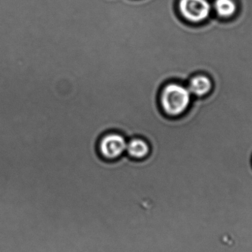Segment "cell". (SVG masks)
<instances>
[{
	"label": "cell",
	"mask_w": 252,
	"mask_h": 252,
	"mask_svg": "<svg viewBox=\"0 0 252 252\" xmlns=\"http://www.w3.org/2000/svg\"><path fill=\"white\" fill-rule=\"evenodd\" d=\"M214 8L219 16L227 19L236 13L237 4L233 0H216Z\"/></svg>",
	"instance_id": "6"
},
{
	"label": "cell",
	"mask_w": 252,
	"mask_h": 252,
	"mask_svg": "<svg viewBox=\"0 0 252 252\" xmlns=\"http://www.w3.org/2000/svg\"><path fill=\"white\" fill-rule=\"evenodd\" d=\"M158 103L164 116L176 119L188 113L192 103V94L183 83L167 81L158 92Z\"/></svg>",
	"instance_id": "1"
},
{
	"label": "cell",
	"mask_w": 252,
	"mask_h": 252,
	"mask_svg": "<svg viewBox=\"0 0 252 252\" xmlns=\"http://www.w3.org/2000/svg\"><path fill=\"white\" fill-rule=\"evenodd\" d=\"M150 153L151 146L146 139L141 136H133L127 139L126 154L132 159H145Z\"/></svg>",
	"instance_id": "4"
},
{
	"label": "cell",
	"mask_w": 252,
	"mask_h": 252,
	"mask_svg": "<svg viewBox=\"0 0 252 252\" xmlns=\"http://www.w3.org/2000/svg\"><path fill=\"white\" fill-rule=\"evenodd\" d=\"M179 9L185 19L198 23L208 17L211 6L207 0H180Z\"/></svg>",
	"instance_id": "3"
},
{
	"label": "cell",
	"mask_w": 252,
	"mask_h": 252,
	"mask_svg": "<svg viewBox=\"0 0 252 252\" xmlns=\"http://www.w3.org/2000/svg\"><path fill=\"white\" fill-rule=\"evenodd\" d=\"M127 139L123 133L109 131L100 136L97 151L103 159L115 161L126 154Z\"/></svg>",
	"instance_id": "2"
},
{
	"label": "cell",
	"mask_w": 252,
	"mask_h": 252,
	"mask_svg": "<svg viewBox=\"0 0 252 252\" xmlns=\"http://www.w3.org/2000/svg\"><path fill=\"white\" fill-rule=\"evenodd\" d=\"M187 87L192 95L202 97L211 92L213 82L207 75H196L189 78Z\"/></svg>",
	"instance_id": "5"
}]
</instances>
